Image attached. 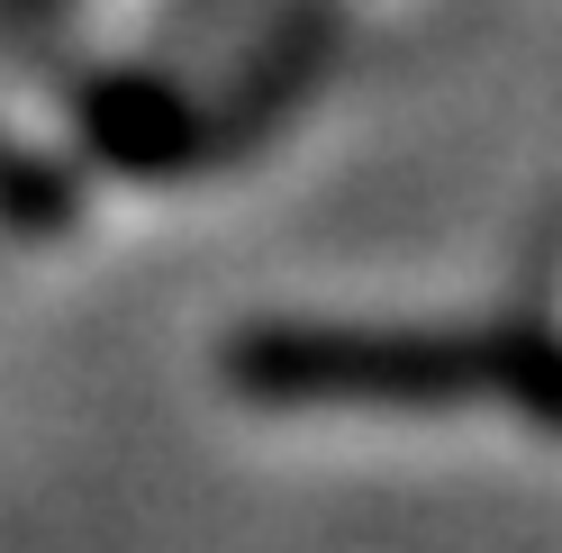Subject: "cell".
Segmentation results:
<instances>
[{"mask_svg": "<svg viewBox=\"0 0 562 553\" xmlns=\"http://www.w3.org/2000/svg\"><path fill=\"white\" fill-rule=\"evenodd\" d=\"M218 382L255 418H490L544 436V327H318L263 318L218 345Z\"/></svg>", "mask_w": 562, "mask_h": 553, "instance_id": "1", "label": "cell"}, {"mask_svg": "<svg viewBox=\"0 0 562 553\" xmlns=\"http://www.w3.org/2000/svg\"><path fill=\"white\" fill-rule=\"evenodd\" d=\"M110 218V200L91 191V172L37 110H0V263L10 255H64L74 236Z\"/></svg>", "mask_w": 562, "mask_h": 553, "instance_id": "2", "label": "cell"}, {"mask_svg": "<svg viewBox=\"0 0 562 553\" xmlns=\"http://www.w3.org/2000/svg\"><path fill=\"white\" fill-rule=\"evenodd\" d=\"M209 0H27L37 37L55 55V74H100V64L164 55Z\"/></svg>", "mask_w": 562, "mask_h": 553, "instance_id": "3", "label": "cell"}]
</instances>
